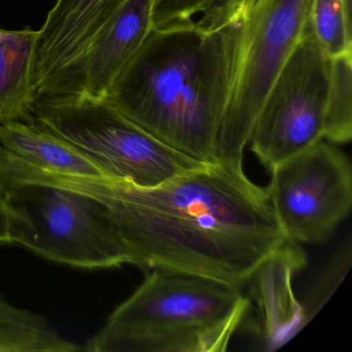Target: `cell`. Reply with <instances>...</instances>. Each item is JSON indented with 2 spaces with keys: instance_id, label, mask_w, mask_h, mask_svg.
Listing matches in <instances>:
<instances>
[{
  "instance_id": "obj_5",
  "label": "cell",
  "mask_w": 352,
  "mask_h": 352,
  "mask_svg": "<svg viewBox=\"0 0 352 352\" xmlns=\"http://www.w3.org/2000/svg\"><path fill=\"white\" fill-rule=\"evenodd\" d=\"M34 122L89 158L106 178L154 187L207 164L191 160L142 129L104 98H38Z\"/></svg>"
},
{
  "instance_id": "obj_7",
  "label": "cell",
  "mask_w": 352,
  "mask_h": 352,
  "mask_svg": "<svg viewBox=\"0 0 352 352\" xmlns=\"http://www.w3.org/2000/svg\"><path fill=\"white\" fill-rule=\"evenodd\" d=\"M329 57L309 26L276 78L248 145L271 170L324 139Z\"/></svg>"
},
{
  "instance_id": "obj_3",
  "label": "cell",
  "mask_w": 352,
  "mask_h": 352,
  "mask_svg": "<svg viewBox=\"0 0 352 352\" xmlns=\"http://www.w3.org/2000/svg\"><path fill=\"white\" fill-rule=\"evenodd\" d=\"M195 20L154 28L104 100L183 155L216 164V122Z\"/></svg>"
},
{
  "instance_id": "obj_17",
  "label": "cell",
  "mask_w": 352,
  "mask_h": 352,
  "mask_svg": "<svg viewBox=\"0 0 352 352\" xmlns=\"http://www.w3.org/2000/svg\"><path fill=\"white\" fill-rule=\"evenodd\" d=\"M13 214L0 193V243L14 244L13 241Z\"/></svg>"
},
{
  "instance_id": "obj_10",
  "label": "cell",
  "mask_w": 352,
  "mask_h": 352,
  "mask_svg": "<svg viewBox=\"0 0 352 352\" xmlns=\"http://www.w3.org/2000/svg\"><path fill=\"white\" fill-rule=\"evenodd\" d=\"M152 5L153 0H125L102 23L78 61L65 94L106 98L154 30Z\"/></svg>"
},
{
  "instance_id": "obj_11",
  "label": "cell",
  "mask_w": 352,
  "mask_h": 352,
  "mask_svg": "<svg viewBox=\"0 0 352 352\" xmlns=\"http://www.w3.org/2000/svg\"><path fill=\"white\" fill-rule=\"evenodd\" d=\"M0 154L43 172L104 177L102 170L79 150L34 122L1 123Z\"/></svg>"
},
{
  "instance_id": "obj_4",
  "label": "cell",
  "mask_w": 352,
  "mask_h": 352,
  "mask_svg": "<svg viewBox=\"0 0 352 352\" xmlns=\"http://www.w3.org/2000/svg\"><path fill=\"white\" fill-rule=\"evenodd\" d=\"M248 308L249 300L238 286L201 276L152 270L83 350L224 351Z\"/></svg>"
},
{
  "instance_id": "obj_6",
  "label": "cell",
  "mask_w": 352,
  "mask_h": 352,
  "mask_svg": "<svg viewBox=\"0 0 352 352\" xmlns=\"http://www.w3.org/2000/svg\"><path fill=\"white\" fill-rule=\"evenodd\" d=\"M13 214L14 244L82 269L131 265L106 206L85 193L0 176Z\"/></svg>"
},
{
  "instance_id": "obj_8",
  "label": "cell",
  "mask_w": 352,
  "mask_h": 352,
  "mask_svg": "<svg viewBox=\"0 0 352 352\" xmlns=\"http://www.w3.org/2000/svg\"><path fill=\"white\" fill-rule=\"evenodd\" d=\"M270 172L265 190L288 242H325L351 210V164L331 143L320 141Z\"/></svg>"
},
{
  "instance_id": "obj_2",
  "label": "cell",
  "mask_w": 352,
  "mask_h": 352,
  "mask_svg": "<svg viewBox=\"0 0 352 352\" xmlns=\"http://www.w3.org/2000/svg\"><path fill=\"white\" fill-rule=\"evenodd\" d=\"M312 0H219L195 20L216 122L217 162L243 164L261 107L308 25Z\"/></svg>"
},
{
  "instance_id": "obj_16",
  "label": "cell",
  "mask_w": 352,
  "mask_h": 352,
  "mask_svg": "<svg viewBox=\"0 0 352 352\" xmlns=\"http://www.w3.org/2000/svg\"><path fill=\"white\" fill-rule=\"evenodd\" d=\"M219 0H153L152 22L154 28L192 21Z\"/></svg>"
},
{
  "instance_id": "obj_13",
  "label": "cell",
  "mask_w": 352,
  "mask_h": 352,
  "mask_svg": "<svg viewBox=\"0 0 352 352\" xmlns=\"http://www.w3.org/2000/svg\"><path fill=\"white\" fill-rule=\"evenodd\" d=\"M83 350L63 337L42 315L0 296V352H75Z\"/></svg>"
},
{
  "instance_id": "obj_12",
  "label": "cell",
  "mask_w": 352,
  "mask_h": 352,
  "mask_svg": "<svg viewBox=\"0 0 352 352\" xmlns=\"http://www.w3.org/2000/svg\"><path fill=\"white\" fill-rule=\"evenodd\" d=\"M38 30L0 28V124L28 122L36 102L32 79Z\"/></svg>"
},
{
  "instance_id": "obj_1",
  "label": "cell",
  "mask_w": 352,
  "mask_h": 352,
  "mask_svg": "<svg viewBox=\"0 0 352 352\" xmlns=\"http://www.w3.org/2000/svg\"><path fill=\"white\" fill-rule=\"evenodd\" d=\"M16 180L45 183L102 201L131 265L242 287L287 242L267 190L243 164H207L154 187L106 177L12 166Z\"/></svg>"
},
{
  "instance_id": "obj_15",
  "label": "cell",
  "mask_w": 352,
  "mask_h": 352,
  "mask_svg": "<svg viewBox=\"0 0 352 352\" xmlns=\"http://www.w3.org/2000/svg\"><path fill=\"white\" fill-rule=\"evenodd\" d=\"M308 26L327 57L352 51V23L346 17L343 0H312Z\"/></svg>"
},
{
  "instance_id": "obj_14",
  "label": "cell",
  "mask_w": 352,
  "mask_h": 352,
  "mask_svg": "<svg viewBox=\"0 0 352 352\" xmlns=\"http://www.w3.org/2000/svg\"><path fill=\"white\" fill-rule=\"evenodd\" d=\"M352 137V51L329 57L324 139L345 144Z\"/></svg>"
},
{
  "instance_id": "obj_9",
  "label": "cell",
  "mask_w": 352,
  "mask_h": 352,
  "mask_svg": "<svg viewBox=\"0 0 352 352\" xmlns=\"http://www.w3.org/2000/svg\"><path fill=\"white\" fill-rule=\"evenodd\" d=\"M125 0H56L38 30L36 100L67 94L78 61L98 28Z\"/></svg>"
}]
</instances>
